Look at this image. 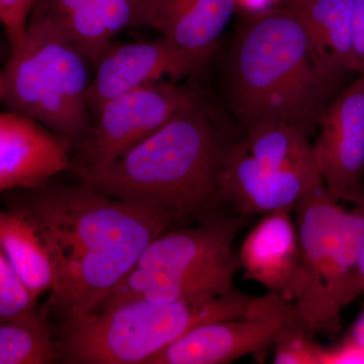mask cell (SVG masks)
<instances>
[{
    "label": "cell",
    "instance_id": "obj_24",
    "mask_svg": "<svg viewBox=\"0 0 364 364\" xmlns=\"http://www.w3.org/2000/svg\"><path fill=\"white\" fill-rule=\"evenodd\" d=\"M354 66L358 73H364V0H355L353 23Z\"/></svg>",
    "mask_w": 364,
    "mask_h": 364
},
{
    "label": "cell",
    "instance_id": "obj_8",
    "mask_svg": "<svg viewBox=\"0 0 364 364\" xmlns=\"http://www.w3.org/2000/svg\"><path fill=\"white\" fill-rule=\"evenodd\" d=\"M200 93L177 82H158L105 102L95 114L90 133L76 148L74 172L107 168L174 117L200 100Z\"/></svg>",
    "mask_w": 364,
    "mask_h": 364
},
{
    "label": "cell",
    "instance_id": "obj_16",
    "mask_svg": "<svg viewBox=\"0 0 364 364\" xmlns=\"http://www.w3.org/2000/svg\"><path fill=\"white\" fill-rule=\"evenodd\" d=\"M354 6L355 0H294L289 6L305 30L318 70L336 85L356 72Z\"/></svg>",
    "mask_w": 364,
    "mask_h": 364
},
{
    "label": "cell",
    "instance_id": "obj_14",
    "mask_svg": "<svg viewBox=\"0 0 364 364\" xmlns=\"http://www.w3.org/2000/svg\"><path fill=\"white\" fill-rule=\"evenodd\" d=\"M236 9V0H142V21L198 71L212 58Z\"/></svg>",
    "mask_w": 364,
    "mask_h": 364
},
{
    "label": "cell",
    "instance_id": "obj_27",
    "mask_svg": "<svg viewBox=\"0 0 364 364\" xmlns=\"http://www.w3.org/2000/svg\"><path fill=\"white\" fill-rule=\"evenodd\" d=\"M237 6L249 11L250 14H259L272 9L277 0H236Z\"/></svg>",
    "mask_w": 364,
    "mask_h": 364
},
{
    "label": "cell",
    "instance_id": "obj_19",
    "mask_svg": "<svg viewBox=\"0 0 364 364\" xmlns=\"http://www.w3.org/2000/svg\"><path fill=\"white\" fill-rule=\"evenodd\" d=\"M50 301L0 323V364H51L60 360L58 343L49 323Z\"/></svg>",
    "mask_w": 364,
    "mask_h": 364
},
{
    "label": "cell",
    "instance_id": "obj_9",
    "mask_svg": "<svg viewBox=\"0 0 364 364\" xmlns=\"http://www.w3.org/2000/svg\"><path fill=\"white\" fill-rule=\"evenodd\" d=\"M314 155L328 193L342 203L364 205V73L321 114Z\"/></svg>",
    "mask_w": 364,
    "mask_h": 364
},
{
    "label": "cell",
    "instance_id": "obj_3",
    "mask_svg": "<svg viewBox=\"0 0 364 364\" xmlns=\"http://www.w3.org/2000/svg\"><path fill=\"white\" fill-rule=\"evenodd\" d=\"M228 97L242 131L265 123L312 134L337 86L321 73L305 30L289 6L251 14L227 59Z\"/></svg>",
    "mask_w": 364,
    "mask_h": 364
},
{
    "label": "cell",
    "instance_id": "obj_17",
    "mask_svg": "<svg viewBox=\"0 0 364 364\" xmlns=\"http://www.w3.org/2000/svg\"><path fill=\"white\" fill-rule=\"evenodd\" d=\"M0 245L18 277L36 298L55 286L51 258L28 215L9 205L0 213Z\"/></svg>",
    "mask_w": 364,
    "mask_h": 364
},
{
    "label": "cell",
    "instance_id": "obj_12",
    "mask_svg": "<svg viewBox=\"0 0 364 364\" xmlns=\"http://www.w3.org/2000/svg\"><path fill=\"white\" fill-rule=\"evenodd\" d=\"M70 151L37 119L6 109L0 114V191L45 188L72 168Z\"/></svg>",
    "mask_w": 364,
    "mask_h": 364
},
{
    "label": "cell",
    "instance_id": "obj_6",
    "mask_svg": "<svg viewBox=\"0 0 364 364\" xmlns=\"http://www.w3.org/2000/svg\"><path fill=\"white\" fill-rule=\"evenodd\" d=\"M252 218L225 212L167 230L148 244L131 272L95 311L136 299L193 303L231 293L242 270L233 243Z\"/></svg>",
    "mask_w": 364,
    "mask_h": 364
},
{
    "label": "cell",
    "instance_id": "obj_25",
    "mask_svg": "<svg viewBox=\"0 0 364 364\" xmlns=\"http://www.w3.org/2000/svg\"><path fill=\"white\" fill-rule=\"evenodd\" d=\"M93 1L95 0H36L35 6L60 18H67Z\"/></svg>",
    "mask_w": 364,
    "mask_h": 364
},
{
    "label": "cell",
    "instance_id": "obj_1",
    "mask_svg": "<svg viewBox=\"0 0 364 364\" xmlns=\"http://www.w3.org/2000/svg\"><path fill=\"white\" fill-rule=\"evenodd\" d=\"M21 191L9 205L28 215L49 253L55 273L49 301L61 317L95 311L148 244L169 230L156 215L81 183Z\"/></svg>",
    "mask_w": 364,
    "mask_h": 364
},
{
    "label": "cell",
    "instance_id": "obj_2",
    "mask_svg": "<svg viewBox=\"0 0 364 364\" xmlns=\"http://www.w3.org/2000/svg\"><path fill=\"white\" fill-rule=\"evenodd\" d=\"M238 139L200 98L111 166L75 173L83 186L156 215L169 229L189 226L230 212L223 174Z\"/></svg>",
    "mask_w": 364,
    "mask_h": 364
},
{
    "label": "cell",
    "instance_id": "obj_20",
    "mask_svg": "<svg viewBox=\"0 0 364 364\" xmlns=\"http://www.w3.org/2000/svg\"><path fill=\"white\" fill-rule=\"evenodd\" d=\"M305 326L287 321L273 343V363L329 364L330 349L325 348L314 338Z\"/></svg>",
    "mask_w": 364,
    "mask_h": 364
},
{
    "label": "cell",
    "instance_id": "obj_18",
    "mask_svg": "<svg viewBox=\"0 0 364 364\" xmlns=\"http://www.w3.org/2000/svg\"><path fill=\"white\" fill-rule=\"evenodd\" d=\"M310 136L291 124L265 123L243 130L240 140L254 159L270 168L318 170Z\"/></svg>",
    "mask_w": 364,
    "mask_h": 364
},
{
    "label": "cell",
    "instance_id": "obj_10",
    "mask_svg": "<svg viewBox=\"0 0 364 364\" xmlns=\"http://www.w3.org/2000/svg\"><path fill=\"white\" fill-rule=\"evenodd\" d=\"M95 67V75L86 97L92 117L112 98L161 82L163 77L178 82L198 72L164 37L128 44L112 42Z\"/></svg>",
    "mask_w": 364,
    "mask_h": 364
},
{
    "label": "cell",
    "instance_id": "obj_22",
    "mask_svg": "<svg viewBox=\"0 0 364 364\" xmlns=\"http://www.w3.org/2000/svg\"><path fill=\"white\" fill-rule=\"evenodd\" d=\"M95 2L112 39L128 28L143 26L142 0H95Z\"/></svg>",
    "mask_w": 364,
    "mask_h": 364
},
{
    "label": "cell",
    "instance_id": "obj_15",
    "mask_svg": "<svg viewBox=\"0 0 364 364\" xmlns=\"http://www.w3.org/2000/svg\"><path fill=\"white\" fill-rule=\"evenodd\" d=\"M294 208L263 215L242 244L244 279L291 301L298 277L301 249Z\"/></svg>",
    "mask_w": 364,
    "mask_h": 364
},
{
    "label": "cell",
    "instance_id": "obj_26",
    "mask_svg": "<svg viewBox=\"0 0 364 364\" xmlns=\"http://www.w3.org/2000/svg\"><path fill=\"white\" fill-rule=\"evenodd\" d=\"M343 343L358 347L364 350V308L360 315L356 318Z\"/></svg>",
    "mask_w": 364,
    "mask_h": 364
},
{
    "label": "cell",
    "instance_id": "obj_4",
    "mask_svg": "<svg viewBox=\"0 0 364 364\" xmlns=\"http://www.w3.org/2000/svg\"><path fill=\"white\" fill-rule=\"evenodd\" d=\"M262 296L235 289L193 303L127 301L104 311L62 316L57 340L68 364H144L148 358L207 323L261 318Z\"/></svg>",
    "mask_w": 364,
    "mask_h": 364
},
{
    "label": "cell",
    "instance_id": "obj_7",
    "mask_svg": "<svg viewBox=\"0 0 364 364\" xmlns=\"http://www.w3.org/2000/svg\"><path fill=\"white\" fill-rule=\"evenodd\" d=\"M294 214L301 259L291 316L314 333L337 332L342 311L361 296L364 205L345 207L323 184L299 200Z\"/></svg>",
    "mask_w": 364,
    "mask_h": 364
},
{
    "label": "cell",
    "instance_id": "obj_28",
    "mask_svg": "<svg viewBox=\"0 0 364 364\" xmlns=\"http://www.w3.org/2000/svg\"><path fill=\"white\" fill-rule=\"evenodd\" d=\"M359 279H360L361 296L364 298V238L359 258Z\"/></svg>",
    "mask_w": 364,
    "mask_h": 364
},
{
    "label": "cell",
    "instance_id": "obj_5",
    "mask_svg": "<svg viewBox=\"0 0 364 364\" xmlns=\"http://www.w3.org/2000/svg\"><path fill=\"white\" fill-rule=\"evenodd\" d=\"M90 65L61 18L35 6L25 38L0 74V98L7 109L37 119L75 150L92 124Z\"/></svg>",
    "mask_w": 364,
    "mask_h": 364
},
{
    "label": "cell",
    "instance_id": "obj_23",
    "mask_svg": "<svg viewBox=\"0 0 364 364\" xmlns=\"http://www.w3.org/2000/svg\"><path fill=\"white\" fill-rule=\"evenodd\" d=\"M36 0H0V21L4 26L11 50L25 38Z\"/></svg>",
    "mask_w": 364,
    "mask_h": 364
},
{
    "label": "cell",
    "instance_id": "obj_13",
    "mask_svg": "<svg viewBox=\"0 0 364 364\" xmlns=\"http://www.w3.org/2000/svg\"><path fill=\"white\" fill-rule=\"evenodd\" d=\"M291 314L239 318L198 326L144 364H226L272 347Z\"/></svg>",
    "mask_w": 364,
    "mask_h": 364
},
{
    "label": "cell",
    "instance_id": "obj_11",
    "mask_svg": "<svg viewBox=\"0 0 364 364\" xmlns=\"http://www.w3.org/2000/svg\"><path fill=\"white\" fill-rule=\"evenodd\" d=\"M323 184L318 170L275 169L261 164L239 136L223 174L222 195L230 212L254 217L282 208L294 210L299 200Z\"/></svg>",
    "mask_w": 364,
    "mask_h": 364
},
{
    "label": "cell",
    "instance_id": "obj_21",
    "mask_svg": "<svg viewBox=\"0 0 364 364\" xmlns=\"http://www.w3.org/2000/svg\"><path fill=\"white\" fill-rule=\"evenodd\" d=\"M37 299L0 250V323L30 313L37 308Z\"/></svg>",
    "mask_w": 364,
    "mask_h": 364
}]
</instances>
